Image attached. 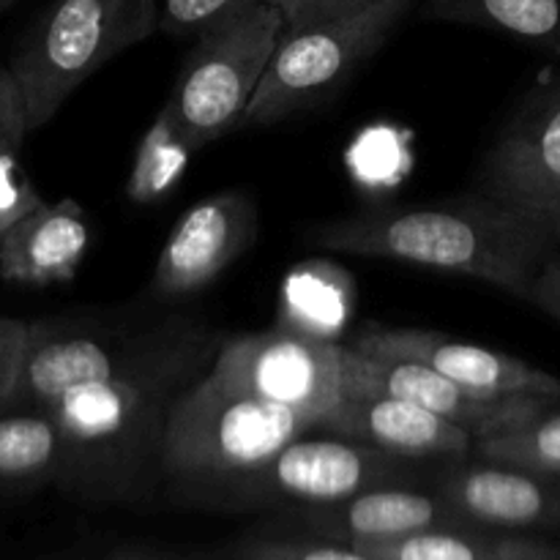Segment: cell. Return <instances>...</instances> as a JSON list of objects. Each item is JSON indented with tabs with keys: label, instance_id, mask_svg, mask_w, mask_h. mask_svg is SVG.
<instances>
[{
	"label": "cell",
	"instance_id": "d4e9b609",
	"mask_svg": "<svg viewBox=\"0 0 560 560\" xmlns=\"http://www.w3.org/2000/svg\"><path fill=\"white\" fill-rule=\"evenodd\" d=\"M27 131L25 98L9 66H0V153L20 151Z\"/></svg>",
	"mask_w": 560,
	"mask_h": 560
},
{
	"label": "cell",
	"instance_id": "f1b7e54d",
	"mask_svg": "<svg viewBox=\"0 0 560 560\" xmlns=\"http://www.w3.org/2000/svg\"><path fill=\"white\" fill-rule=\"evenodd\" d=\"M14 3H16V0H0V14H3V11L9 9V5H14Z\"/></svg>",
	"mask_w": 560,
	"mask_h": 560
},
{
	"label": "cell",
	"instance_id": "4fadbf2b",
	"mask_svg": "<svg viewBox=\"0 0 560 560\" xmlns=\"http://www.w3.org/2000/svg\"><path fill=\"white\" fill-rule=\"evenodd\" d=\"M315 432L370 443L402 459H463L476 446L465 427L388 394L345 397Z\"/></svg>",
	"mask_w": 560,
	"mask_h": 560
},
{
	"label": "cell",
	"instance_id": "9c48e42d",
	"mask_svg": "<svg viewBox=\"0 0 560 560\" xmlns=\"http://www.w3.org/2000/svg\"><path fill=\"white\" fill-rule=\"evenodd\" d=\"M479 195L560 222V77L517 104L479 167Z\"/></svg>",
	"mask_w": 560,
	"mask_h": 560
},
{
	"label": "cell",
	"instance_id": "83f0119b",
	"mask_svg": "<svg viewBox=\"0 0 560 560\" xmlns=\"http://www.w3.org/2000/svg\"><path fill=\"white\" fill-rule=\"evenodd\" d=\"M528 304L547 312V315L556 317L560 323V249L547 260V266L536 277Z\"/></svg>",
	"mask_w": 560,
	"mask_h": 560
},
{
	"label": "cell",
	"instance_id": "603a6c76",
	"mask_svg": "<svg viewBox=\"0 0 560 560\" xmlns=\"http://www.w3.org/2000/svg\"><path fill=\"white\" fill-rule=\"evenodd\" d=\"M244 560H375L370 552L345 541L255 539L241 550Z\"/></svg>",
	"mask_w": 560,
	"mask_h": 560
},
{
	"label": "cell",
	"instance_id": "3957f363",
	"mask_svg": "<svg viewBox=\"0 0 560 560\" xmlns=\"http://www.w3.org/2000/svg\"><path fill=\"white\" fill-rule=\"evenodd\" d=\"M320 419L304 410L233 392L202 375L170 410L162 446V479L191 495L217 501Z\"/></svg>",
	"mask_w": 560,
	"mask_h": 560
},
{
	"label": "cell",
	"instance_id": "44dd1931",
	"mask_svg": "<svg viewBox=\"0 0 560 560\" xmlns=\"http://www.w3.org/2000/svg\"><path fill=\"white\" fill-rule=\"evenodd\" d=\"M474 454L487 463L512 465L530 474L560 479V410L558 405L498 435L476 441Z\"/></svg>",
	"mask_w": 560,
	"mask_h": 560
},
{
	"label": "cell",
	"instance_id": "ffe728a7",
	"mask_svg": "<svg viewBox=\"0 0 560 560\" xmlns=\"http://www.w3.org/2000/svg\"><path fill=\"white\" fill-rule=\"evenodd\" d=\"M195 148L180 131L178 120L170 113L167 104L156 113L153 124L142 135L137 145L135 162H131L129 178H126V195L137 206H151L167 197L178 186L186 164L195 156Z\"/></svg>",
	"mask_w": 560,
	"mask_h": 560
},
{
	"label": "cell",
	"instance_id": "ac0fdd59",
	"mask_svg": "<svg viewBox=\"0 0 560 560\" xmlns=\"http://www.w3.org/2000/svg\"><path fill=\"white\" fill-rule=\"evenodd\" d=\"M419 16L485 27L560 58V0H419Z\"/></svg>",
	"mask_w": 560,
	"mask_h": 560
},
{
	"label": "cell",
	"instance_id": "484cf974",
	"mask_svg": "<svg viewBox=\"0 0 560 560\" xmlns=\"http://www.w3.org/2000/svg\"><path fill=\"white\" fill-rule=\"evenodd\" d=\"M27 331H31V323L16 320V317H0V410L9 408L11 394H14Z\"/></svg>",
	"mask_w": 560,
	"mask_h": 560
},
{
	"label": "cell",
	"instance_id": "e0dca14e",
	"mask_svg": "<svg viewBox=\"0 0 560 560\" xmlns=\"http://www.w3.org/2000/svg\"><path fill=\"white\" fill-rule=\"evenodd\" d=\"M375 560H560V547L520 534H481L468 528H438L394 541L353 545Z\"/></svg>",
	"mask_w": 560,
	"mask_h": 560
},
{
	"label": "cell",
	"instance_id": "cb8c5ba5",
	"mask_svg": "<svg viewBox=\"0 0 560 560\" xmlns=\"http://www.w3.org/2000/svg\"><path fill=\"white\" fill-rule=\"evenodd\" d=\"M42 202L44 197L22 167L20 151L0 153V238Z\"/></svg>",
	"mask_w": 560,
	"mask_h": 560
},
{
	"label": "cell",
	"instance_id": "8992f818",
	"mask_svg": "<svg viewBox=\"0 0 560 560\" xmlns=\"http://www.w3.org/2000/svg\"><path fill=\"white\" fill-rule=\"evenodd\" d=\"M419 0H375L350 14L284 31L241 129L273 126L320 102L397 33Z\"/></svg>",
	"mask_w": 560,
	"mask_h": 560
},
{
	"label": "cell",
	"instance_id": "9a60e30c",
	"mask_svg": "<svg viewBox=\"0 0 560 560\" xmlns=\"http://www.w3.org/2000/svg\"><path fill=\"white\" fill-rule=\"evenodd\" d=\"M301 520L326 539L345 545L394 541L438 528H468L438 492L430 495L399 485L372 487L331 506H306Z\"/></svg>",
	"mask_w": 560,
	"mask_h": 560
},
{
	"label": "cell",
	"instance_id": "52a82bcc",
	"mask_svg": "<svg viewBox=\"0 0 560 560\" xmlns=\"http://www.w3.org/2000/svg\"><path fill=\"white\" fill-rule=\"evenodd\" d=\"M342 359L345 345L334 339L273 328L224 339L211 377L233 392L317 416L323 424L345 399Z\"/></svg>",
	"mask_w": 560,
	"mask_h": 560
},
{
	"label": "cell",
	"instance_id": "4316f807",
	"mask_svg": "<svg viewBox=\"0 0 560 560\" xmlns=\"http://www.w3.org/2000/svg\"><path fill=\"white\" fill-rule=\"evenodd\" d=\"M279 5L284 14V31H299V27L317 25V22L334 20V16L350 14L375 0H268Z\"/></svg>",
	"mask_w": 560,
	"mask_h": 560
},
{
	"label": "cell",
	"instance_id": "7c38bea8",
	"mask_svg": "<svg viewBox=\"0 0 560 560\" xmlns=\"http://www.w3.org/2000/svg\"><path fill=\"white\" fill-rule=\"evenodd\" d=\"M257 208L244 191H222L191 206L159 252L153 295L189 299L217 282L257 238Z\"/></svg>",
	"mask_w": 560,
	"mask_h": 560
},
{
	"label": "cell",
	"instance_id": "6da1fadb",
	"mask_svg": "<svg viewBox=\"0 0 560 560\" xmlns=\"http://www.w3.org/2000/svg\"><path fill=\"white\" fill-rule=\"evenodd\" d=\"M224 339L191 315L31 323L9 408L58 424V487L85 501H131L162 479L170 410L208 375Z\"/></svg>",
	"mask_w": 560,
	"mask_h": 560
},
{
	"label": "cell",
	"instance_id": "7402d4cb",
	"mask_svg": "<svg viewBox=\"0 0 560 560\" xmlns=\"http://www.w3.org/2000/svg\"><path fill=\"white\" fill-rule=\"evenodd\" d=\"M252 3L255 0H162L159 31L167 36L197 38L202 31Z\"/></svg>",
	"mask_w": 560,
	"mask_h": 560
},
{
	"label": "cell",
	"instance_id": "8fae6325",
	"mask_svg": "<svg viewBox=\"0 0 560 560\" xmlns=\"http://www.w3.org/2000/svg\"><path fill=\"white\" fill-rule=\"evenodd\" d=\"M361 353L413 359L432 366L465 392L487 399L550 397L560 399V377L523 359L485 345L454 339L448 334L410 326H370L350 339Z\"/></svg>",
	"mask_w": 560,
	"mask_h": 560
},
{
	"label": "cell",
	"instance_id": "5b68a950",
	"mask_svg": "<svg viewBox=\"0 0 560 560\" xmlns=\"http://www.w3.org/2000/svg\"><path fill=\"white\" fill-rule=\"evenodd\" d=\"M282 33V9L255 0L195 38L164 102L195 151L241 129Z\"/></svg>",
	"mask_w": 560,
	"mask_h": 560
},
{
	"label": "cell",
	"instance_id": "7a4b0ae2",
	"mask_svg": "<svg viewBox=\"0 0 560 560\" xmlns=\"http://www.w3.org/2000/svg\"><path fill=\"white\" fill-rule=\"evenodd\" d=\"M306 241L331 255L459 273L528 304L536 277L560 249V222L474 195L443 206L361 211L320 224Z\"/></svg>",
	"mask_w": 560,
	"mask_h": 560
},
{
	"label": "cell",
	"instance_id": "2e32d148",
	"mask_svg": "<svg viewBox=\"0 0 560 560\" xmlns=\"http://www.w3.org/2000/svg\"><path fill=\"white\" fill-rule=\"evenodd\" d=\"M91 249L88 211L71 197L42 202L0 238V279L22 288L69 284Z\"/></svg>",
	"mask_w": 560,
	"mask_h": 560
},
{
	"label": "cell",
	"instance_id": "30bf717a",
	"mask_svg": "<svg viewBox=\"0 0 560 560\" xmlns=\"http://www.w3.org/2000/svg\"><path fill=\"white\" fill-rule=\"evenodd\" d=\"M342 394L361 397V394H388V397L408 399L421 405L454 424L474 432L476 441L498 435L509 427L539 416L560 399L550 397H503L487 399L479 394L465 392L446 375L413 359H394V355L361 353L345 345L342 359Z\"/></svg>",
	"mask_w": 560,
	"mask_h": 560
},
{
	"label": "cell",
	"instance_id": "5bb4252c",
	"mask_svg": "<svg viewBox=\"0 0 560 560\" xmlns=\"http://www.w3.org/2000/svg\"><path fill=\"white\" fill-rule=\"evenodd\" d=\"M438 495L468 525L495 530L547 528L560 523V479L487 463L452 468L441 479Z\"/></svg>",
	"mask_w": 560,
	"mask_h": 560
},
{
	"label": "cell",
	"instance_id": "277c9868",
	"mask_svg": "<svg viewBox=\"0 0 560 560\" xmlns=\"http://www.w3.org/2000/svg\"><path fill=\"white\" fill-rule=\"evenodd\" d=\"M159 0H55L9 63L31 131L44 129L104 66L159 33Z\"/></svg>",
	"mask_w": 560,
	"mask_h": 560
},
{
	"label": "cell",
	"instance_id": "ba28073f",
	"mask_svg": "<svg viewBox=\"0 0 560 560\" xmlns=\"http://www.w3.org/2000/svg\"><path fill=\"white\" fill-rule=\"evenodd\" d=\"M402 476V457L350 438L306 432L217 501L331 506L372 487L397 485Z\"/></svg>",
	"mask_w": 560,
	"mask_h": 560
},
{
	"label": "cell",
	"instance_id": "d6986e66",
	"mask_svg": "<svg viewBox=\"0 0 560 560\" xmlns=\"http://www.w3.org/2000/svg\"><path fill=\"white\" fill-rule=\"evenodd\" d=\"M66 443L58 424L42 410H0V490L58 485Z\"/></svg>",
	"mask_w": 560,
	"mask_h": 560
}]
</instances>
